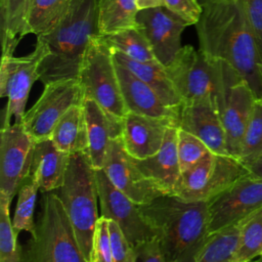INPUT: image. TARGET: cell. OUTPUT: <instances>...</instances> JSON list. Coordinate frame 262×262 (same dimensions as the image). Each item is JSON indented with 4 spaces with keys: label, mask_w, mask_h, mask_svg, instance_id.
I'll return each mask as SVG.
<instances>
[{
    "label": "cell",
    "mask_w": 262,
    "mask_h": 262,
    "mask_svg": "<svg viewBox=\"0 0 262 262\" xmlns=\"http://www.w3.org/2000/svg\"><path fill=\"white\" fill-rule=\"evenodd\" d=\"M195 30L208 57L230 64L262 100V64L245 0H205Z\"/></svg>",
    "instance_id": "obj_1"
},
{
    "label": "cell",
    "mask_w": 262,
    "mask_h": 262,
    "mask_svg": "<svg viewBox=\"0 0 262 262\" xmlns=\"http://www.w3.org/2000/svg\"><path fill=\"white\" fill-rule=\"evenodd\" d=\"M139 210L171 262H194L211 236L208 202L165 194Z\"/></svg>",
    "instance_id": "obj_2"
},
{
    "label": "cell",
    "mask_w": 262,
    "mask_h": 262,
    "mask_svg": "<svg viewBox=\"0 0 262 262\" xmlns=\"http://www.w3.org/2000/svg\"><path fill=\"white\" fill-rule=\"evenodd\" d=\"M96 7L97 0H71L57 25L37 36L36 44L43 49L38 75L44 86L79 79L88 44L98 34Z\"/></svg>",
    "instance_id": "obj_3"
},
{
    "label": "cell",
    "mask_w": 262,
    "mask_h": 262,
    "mask_svg": "<svg viewBox=\"0 0 262 262\" xmlns=\"http://www.w3.org/2000/svg\"><path fill=\"white\" fill-rule=\"evenodd\" d=\"M21 262H88L55 191L42 192L35 228L21 246Z\"/></svg>",
    "instance_id": "obj_4"
},
{
    "label": "cell",
    "mask_w": 262,
    "mask_h": 262,
    "mask_svg": "<svg viewBox=\"0 0 262 262\" xmlns=\"http://www.w3.org/2000/svg\"><path fill=\"white\" fill-rule=\"evenodd\" d=\"M55 193L63 205L79 247L88 261L99 217L95 170L86 152L71 156L64 181Z\"/></svg>",
    "instance_id": "obj_5"
},
{
    "label": "cell",
    "mask_w": 262,
    "mask_h": 262,
    "mask_svg": "<svg viewBox=\"0 0 262 262\" xmlns=\"http://www.w3.org/2000/svg\"><path fill=\"white\" fill-rule=\"evenodd\" d=\"M165 69L182 103L212 99L220 110L225 89L222 60L212 59L201 49L184 45Z\"/></svg>",
    "instance_id": "obj_6"
},
{
    "label": "cell",
    "mask_w": 262,
    "mask_h": 262,
    "mask_svg": "<svg viewBox=\"0 0 262 262\" xmlns=\"http://www.w3.org/2000/svg\"><path fill=\"white\" fill-rule=\"evenodd\" d=\"M78 80L84 97L93 99L118 118L124 119L129 113L121 91L113 49L103 36L97 34L91 38Z\"/></svg>",
    "instance_id": "obj_7"
},
{
    "label": "cell",
    "mask_w": 262,
    "mask_h": 262,
    "mask_svg": "<svg viewBox=\"0 0 262 262\" xmlns=\"http://www.w3.org/2000/svg\"><path fill=\"white\" fill-rule=\"evenodd\" d=\"M248 174L249 170L239 160L210 151L193 167L181 172L173 195L209 202Z\"/></svg>",
    "instance_id": "obj_8"
},
{
    "label": "cell",
    "mask_w": 262,
    "mask_h": 262,
    "mask_svg": "<svg viewBox=\"0 0 262 262\" xmlns=\"http://www.w3.org/2000/svg\"><path fill=\"white\" fill-rule=\"evenodd\" d=\"M83 101L84 92L79 80L45 85L38 100L26 112L21 124L34 141L48 139L60 118Z\"/></svg>",
    "instance_id": "obj_9"
},
{
    "label": "cell",
    "mask_w": 262,
    "mask_h": 262,
    "mask_svg": "<svg viewBox=\"0 0 262 262\" xmlns=\"http://www.w3.org/2000/svg\"><path fill=\"white\" fill-rule=\"evenodd\" d=\"M42 58L43 49L38 44L25 56L1 57L0 96L7 97L2 124H11L12 117L15 123H23L31 88L39 80L38 69Z\"/></svg>",
    "instance_id": "obj_10"
},
{
    "label": "cell",
    "mask_w": 262,
    "mask_h": 262,
    "mask_svg": "<svg viewBox=\"0 0 262 262\" xmlns=\"http://www.w3.org/2000/svg\"><path fill=\"white\" fill-rule=\"evenodd\" d=\"M35 141L21 123L2 124L0 133V201L11 204L30 176Z\"/></svg>",
    "instance_id": "obj_11"
},
{
    "label": "cell",
    "mask_w": 262,
    "mask_h": 262,
    "mask_svg": "<svg viewBox=\"0 0 262 262\" xmlns=\"http://www.w3.org/2000/svg\"><path fill=\"white\" fill-rule=\"evenodd\" d=\"M223 72L225 89L219 112L225 130L227 152L238 160L243 136L257 99L247 81L225 61Z\"/></svg>",
    "instance_id": "obj_12"
},
{
    "label": "cell",
    "mask_w": 262,
    "mask_h": 262,
    "mask_svg": "<svg viewBox=\"0 0 262 262\" xmlns=\"http://www.w3.org/2000/svg\"><path fill=\"white\" fill-rule=\"evenodd\" d=\"M208 206L210 234L242 222L262 208V178L244 176Z\"/></svg>",
    "instance_id": "obj_13"
},
{
    "label": "cell",
    "mask_w": 262,
    "mask_h": 262,
    "mask_svg": "<svg viewBox=\"0 0 262 262\" xmlns=\"http://www.w3.org/2000/svg\"><path fill=\"white\" fill-rule=\"evenodd\" d=\"M95 177L100 216L114 220L134 247L156 236L144 220L139 205L115 187L102 169L95 170Z\"/></svg>",
    "instance_id": "obj_14"
},
{
    "label": "cell",
    "mask_w": 262,
    "mask_h": 262,
    "mask_svg": "<svg viewBox=\"0 0 262 262\" xmlns=\"http://www.w3.org/2000/svg\"><path fill=\"white\" fill-rule=\"evenodd\" d=\"M102 170L113 185L137 205L165 195L139 170L134 158L125 149L122 137L110 141Z\"/></svg>",
    "instance_id": "obj_15"
},
{
    "label": "cell",
    "mask_w": 262,
    "mask_h": 262,
    "mask_svg": "<svg viewBox=\"0 0 262 262\" xmlns=\"http://www.w3.org/2000/svg\"><path fill=\"white\" fill-rule=\"evenodd\" d=\"M136 24L147 39L157 61L167 67L182 48L181 35L187 24L164 6L139 10Z\"/></svg>",
    "instance_id": "obj_16"
},
{
    "label": "cell",
    "mask_w": 262,
    "mask_h": 262,
    "mask_svg": "<svg viewBox=\"0 0 262 262\" xmlns=\"http://www.w3.org/2000/svg\"><path fill=\"white\" fill-rule=\"evenodd\" d=\"M178 128L201 139L217 155H228L226 136L217 103L212 99L183 102Z\"/></svg>",
    "instance_id": "obj_17"
},
{
    "label": "cell",
    "mask_w": 262,
    "mask_h": 262,
    "mask_svg": "<svg viewBox=\"0 0 262 262\" xmlns=\"http://www.w3.org/2000/svg\"><path fill=\"white\" fill-rule=\"evenodd\" d=\"M178 123L129 112L123 119L122 141L127 152L136 160L156 155L161 148L169 127Z\"/></svg>",
    "instance_id": "obj_18"
},
{
    "label": "cell",
    "mask_w": 262,
    "mask_h": 262,
    "mask_svg": "<svg viewBox=\"0 0 262 262\" xmlns=\"http://www.w3.org/2000/svg\"><path fill=\"white\" fill-rule=\"evenodd\" d=\"M116 68L128 112L147 117L168 119L179 123L180 108L166 104L151 87L125 67L116 62Z\"/></svg>",
    "instance_id": "obj_19"
},
{
    "label": "cell",
    "mask_w": 262,
    "mask_h": 262,
    "mask_svg": "<svg viewBox=\"0 0 262 262\" xmlns=\"http://www.w3.org/2000/svg\"><path fill=\"white\" fill-rule=\"evenodd\" d=\"M83 110L88 134L86 154L94 170H100L103 167L110 141L122 137L123 119L112 115L87 97H84Z\"/></svg>",
    "instance_id": "obj_20"
},
{
    "label": "cell",
    "mask_w": 262,
    "mask_h": 262,
    "mask_svg": "<svg viewBox=\"0 0 262 262\" xmlns=\"http://www.w3.org/2000/svg\"><path fill=\"white\" fill-rule=\"evenodd\" d=\"M178 127L168 128L164 142L159 151L144 160H135L142 174L164 194H173L181 170L177 154Z\"/></svg>",
    "instance_id": "obj_21"
},
{
    "label": "cell",
    "mask_w": 262,
    "mask_h": 262,
    "mask_svg": "<svg viewBox=\"0 0 262 262\" xmlns=\"http://www.w3.org/2000/svg\"><path fill=\"white\" fill-rule=\"evenodd\" d=\"M70 161L71 155L57 148L50 138L35 141L30 176L41 192L55 191L64 181Z\"/></svg>",
    "instance_id": "obj_22"
},
{
    "label": "cell",
    "mask_w": 262,
    "mask_h": 262,
    "mask_svg": "<svg viewBox=\"0 0 262 262\" xmlns=\"http://www.w3.org/2000/svg\"><path fill=\"white\" fill-rule=\"evenodd\" d=\"M113 54L116 62L128 69L137 78L151 87L166 104L172 107L180 108L182 100L172 81L170 80L164 66L157 60L148 62L132 60L116 50H113Z\"/></svg>",
    "instance_id": "obj_23"
},
{
    "label": "cell",
    "mask_w": 262,
    "mask_h": 262,
    "mask_svg": "<svg viewBox=\"0 0 262 262\" xmlns=\"http://www.w3.org/2000/svg\"><path fill=\"white\" fill-rule=\"evenodd\" d=\"M50 139L57 148L76 155L88 149V134L83 103L72 106L55 125Z\"/></svg>",
    "instance_id": "obj_24"
},
{
    "label": "cell",
    "mask_w": 262,
    "mask_h": 262,
    "mask_svg": "<svg viewBox=\"0 0 262 262\" xmlns=\"http://www.w3.org/2000/svg\"><path fill=\"white\" fill-rule=\"evenodd\" d=\"M31 0H0L2 56H11L28 35V10Z\"/></svg>",
    "instance_id": "obj_25"
},
{
    "label": "cell",
    "mask_w": 262,
    "mask_h": 262,
    "mask_svg": "<svg viewBox=\"0 0 262 262\" xmlns=\"http://www.w3.org/2000/svg\"><path fill=\"white\" fill-rule=\"evenodd\" d=\"M97 31L112 35L136 27L139 11L136 0H97Z\"/></svg>",
    "instance_id": "obj_26"
},
{
    "label": "cell",
    "mask_w": 262,
    "mask_h": 262,
    "mask_svg": "<svg viewBox=\"0 0 262 262\" xmlns=\"http://www.w3.org/2000/svg\"><path fill=\"white\" fill-rule=\"evenodd\" d=\"M242 222L211 234L194 262H234Z\"/></svg>",
    "instance_id": "obj_27"
},
{
    "label": "cell",
    "mask_w": 262,
    "mask_h": 262,
    "mask_svg": "<svg viewBox=\"0 0 262 262\" xmlns=\"http://www.w3.org/2000/svg\"><path fill=\"white\" fill-rule=\"evenodd\" d=\"M71 0H31L28 10V33L36 36L51 30L67 12Z\"/></svg>",
    "instance_id": "obj_28"
},
{
    "label": "cell",
    "mask_w": 262,
    "mask_h": 262,
    "mask_svg": "<svg viewBox=\"0 0 262 262\" xmlns=\"http://www.w3.org/2000/svg\"><path fill=\"white\" fill-rule=\"evenodd\" d=\"M103 38L113 50L121 52L132 60L141 62L157 60L147 39L137 27L103 36Z\"/></svg>",
    "instance_id": "obj_29"
},
{
    "label": "cell",
    "mask_w": 262,
    "mask_h": 262,
    "mask_svg": "<svg viewBox=\"0 0 262 262\" xmlns=\"http://www.w3.org/2000/svg\"><path fill=\"white\" fill-rule=\"evenodd\" d=\"M40 190L39 185L35 179L29 176L17 190V203L12 219L14 230L32 232L35 228V207L37 202V194Z\"/></svg>",
    "instance_id": "obj_30"
},
{
    "label": "cell",
    "mask_w": 262,
    "mask_h": 262,
    "mask_svg": "<svg viewBox=\"0 0 262 262\" xmlns=\"http://www.w3.org/2000/svg\"><path fill=\"white\" fill-rule=\"evenodd\" d=\"M262 253V208L242 221L239 245L234 262L259 257Z\"/></svg>",
    "instance_id": "obj_31"
},
{
    "label": "cell",
    "mask_w": 262,
    "mask_h": 262,
    "mask_svg": "<svg viewBox=\"0 0 262 262\" xmlns=\"http://www.w3.org/2000/svg\"><path fill=\"white\" fill-rule=\"evenodd\" d=\"M262 156V100H256L245 130L238 160L246 167Z\"/></svg>",
    "instance_id": "obj_32"
},
{
    "label": "cell",
    "mask_w": 262,
    "mask_h": 262,
    "mask_svg": "<svg viewBox=\"0 0 262 262\" xmlns=\"http://www.w3.org/2000/svg\"><path fill=\"white\" fill-rule=\"evenodd\" d=\"M9 203L0 201V262H21V246L9 216Z\"/></svg>",
    "instance_id": "obj_33"
},
{
    "label": "cell",
    "mask_w": 262,
    "mask_h": 262,
    "mask_svg": "<svg viewBox=\"0 0 262 262\" xmlns=\"http://www.w3.org/2000/svg\"><path fill=\"white\" fill-rule=\"evenodd\" d=\"M210 151L211 150L201 139L178 128L177 154L181 172L193 167Z\"/></svg>",
    "instance_id": "obj_34"
},
{
    "label": "cell",
    "mask_w": 262,
    "mask_h": 262,
    "mask_svg": "<svg viewBox=\"0 0 262 262\" xmlns=\"http://www.w3.org/2000/svg\"><path fill=\"white\" fill-rule=\"evenodd\" d=\"M88 262H114L108 219L105 217L100 216L97 220Z\"/></svg>",
    "instance_id": "obj_35"
},
{
    "label": "cell",
    "mask_w": 262,
    "mask_h": 262,
    "mask_svg": "<svg viewBox=\"0 0 262 262\" xmlns=\"http://www.w3.org/2000/svg\"><path fill=\"white\" fill-rule=\"evenodd\" d=\"M108 229L114 262H136L137 253L135 247L129 243L114 220L108 219Z\"/></svg>",
    "instance_id": "obj_36"
},
{
    "label": "cell",
    "mask_w": 262,
    "mask_h": 262,
    "mask_svg": "<svg viewBox=\"0 0 262 262\" xmlns=\"http://www.w3.org/2000/svg\"><path fill=\"white\" fill-rule=\"evenodd\" d=\"M162 6L181 18L187 26L196 25L203 12V6L198 0H162Z\"/></svg>",
    "instance_id": "obj_37"
},
{
    "label": "cell",
    "mask_w": 262,
    "mask_h": 262,
    "mask_svg": "<svg viewBox=\"0 0 262 262\" xmlns=\"http://www.w3.org/2000/svg\"><path fill=\"white\" fill-rule=\"evenodd\" d=\"M248 18L262 62V0H245Z\"/></svg>",
    "instance_id": "obj_38"
},
{
    "label": "cell",
    "mask_w": 262,
    "mask_h": 262,
    "mask_svg": "<svg viewBox=\"0 0 262 262\" xmlns=\"http://www.w3.org/2000/svg\"><path fill=\"white\" fill-rule=\"evenodd\" d=\"M135 249L137 253L136 262H171L163 254L157 236L135 246Z\"/></svg>",
    "instance_id": "obj_39"
},
{
    "label": "cell",
    "mask_w": 262,
    "mask_h": 262,
    "mask_svg": "<svg viewBox=\"0 0 262 262\" xmlns=\"http://www.w3.org/2000/svg\"><path fill=\"white\" fill-rule=\"evenodd\" d=\"M247 169L249 170V174L252 177L262 178V156H260L257 160L248 165Z\"/></svg>",
    "instance_id": "obj_40"
},
{
    "label": "cell",
    "mask_w": 262,
    "mask_h": 262,
    "mask_svg": "<svg viewBox=\"0 0 262 262\" xmlns=\"http://www.w3.org/2000/svg\"><path fill=\"white\" fill-rule=\"evenodd\" d=\"M139 10L162 6V0H136Z\"/></svg>",
    "instance_id": "obj_41"
},
{
    "label": "cell",
    "mask_w": 262,
    "mask_h": 262,
    "mask_svg": "<svg viewBox=\"0 0 262 262\" xmlns=\"http://www.w3.org/2000/svg\"><path fill=\"white\" fill-rule=\"evenodd\" d=\"M243 262H258V259H251V260H246Z\"/></svg>",
    "instance_id": "obj_42"
},
{
    "label": "cell",
    "mask_w": 262,
    "mask_h": 262,
    "mask_svg": "<svg viewBox=\"0 0 262 262\" xmlns=\"http://www.w3.org/2000/svg\"><path fill=\"white\" fill-rule=\"evenodd\" d=\"M258 262H262V253H261V255L258 258Z\"/></svg>",
    "instance_id": "obj_43"
},
{
    "label": "cell",
    "mask_w": 262,
    "mask_h": 262,
    "mask_svg": "<svg viewBox=\"0 0 262 262\" xmlns=\"http://www.w3.org/2000/svg\"><path fill=\"white\" fill-rule=\"evenodd\" d=\"M259 70H260V72H261V75H262V64H260V66H259Z\"/></svg>",
    "instance_id": "obj_44"
},
{
    "label": "cell",
    "mask_w": 262,
    "mask_h": 262,
    "mask_svg": "<svg viewBox=\"0 0 262 262\" xmlns=\"http://www.w3.org/2000/svg\"><path fill=\"white\" fill-rule=\"evenodd\" d=\"M198 1H199V2H200V3H201V4H203V3H204V2H205V0H198Z\"/></svg>",
    "instance_id": "obj_45"
}]
</instances>
